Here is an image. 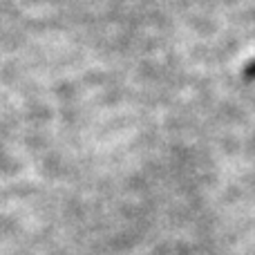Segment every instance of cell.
<instances>
[{
	"instance_id": "1",
	"label": "cell",
	"mask_w": 255,
	"mask_h": 255,
	"mask_svg": "<svg viewBox=\"0 0 255 255\" xmlns=\"http://www.w3.org/2000/svg\"><path fill=\"white\" fill-rule=\"evenodd\" d=\"M247 76H251V79H255V63H251V65L247 67Z\"/></svg>"
}]
</instances>
